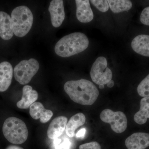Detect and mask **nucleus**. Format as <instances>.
<instances>
[{"instance_id": "4", "label": "nucleus", "mask_w": 149, "mask_h": 149, "mask_svg": "<svg viewBox=\"0 0 149 149\" xmlns=\"http://www.w3.org/2000/svg\"><path fill=\"white\" fill-rule=\"evenodd\" d=\"M2 129L6 139L12 144L23 143L28 138L29 132L26 124L17 118L9 117L6 119Z\"/></svg>"}, {"instance_id": "9", "label": "nucleus", "mask_w": 149, "mask_h": 149, "mask_svg": "<svg viewBox=\"0 0 149 149\" xmlns=\"http://www.w3.org/2000/svg\"><path fill=\"white\" fill-rule=\"evenodd\" d=\"M125 145L128 149H146L149 146V133H133L126 139Z\"/></svg>"}, {"instance_id": "23", "label": "nucleus", "mask_w": 149, "mask_h": 149, "mask_svg": "<svg viewBox=\"0 0 149 149\" xmlns=\"http://www.w3.org/2000/svg\"><path fill=\"white\" fill-rule=\"evenodd\" d=\"M79 149H101V148L97 142H91L80 145Z\"/></svg>"}, {"instance_id": "26", "label": "nucleus", "mask_w": 149, "mask_h": 149, "mask_svg": "<svg viewBox=\"0 0 149 149\" xmlns=\"http://www.w3.org/2000/svg\"><path fill=\"white\" fill-rule=\"evenodd\" d=\"M107 85L108 88H112L113 87V86H114V81L113 80H111L110 81H109V82H108V83H107Z\"/></svg>"}, {"instance_id": "3", "label": "nucleus", "mask_w": 149, "mask_h": 149, "mask_svg": "<svg viewBox=\"0 0 149 149\" xmlns=\"http://www.w3.org/2000/svg\"><path fill=\"white\" fill-rule=\"evenodd\" d=\"M11 19L14 34L17 37H22L27 35L32 28L33 14L26 6H19L12 12Z\"/></svg>"}, {"instance_id": "5", "label": "nucleus", "mask_w": 149, "mask_h": 149, "mask_svg": "<svg viewBox=\"0 0 149 149\" xmlns=\"http://www.w3.org/2000/svg\"><path fill=\"white\" fill-rule=\"evenodd\" d=\"M39 68L40 65L35 59L22 61L14 69L15 78L21 85H26L31 81Z\"/></svg>"}, {"instance_id": "16", "label": "nucleus", "mask_w": 149, "mask_h": 149, "mask_svg": "<svg viewBox=\"0 0 149 149\" xmlns=\"http://www.w3.org/2000/svg\"><path fill=\"white\" fill-rule=\"evenodd\" d=\"M131 47L137 53L149 57V35H141L136 36L131 42Z\"/></svg>"}, {"instance_id": "10", "label": "nucleus", "mask_w": 149, "mask_h": 149, "mask_svg": "<svg viewBox=\"0 0 149 149\" xmlns=\"http://www.w3.org/2000/svg\"><path fill=\"white\" fill-rule=\"evenodd\" d=\"M76 17L77 19L83 23H88L93 20L94 14L90 1L88 0H76Z\"/></svg>"}, {"instance_id": "13", "label": "nucleus", "mask_w": 149, "mask_h": 149, "mask_svg": "<svg viewBox=\"0 0 149 149\" xmlns=\"http://www.w3.org/2000/svg\"><path fill=\"white\" fill-rule=\"evenodd\" d=\"M67 121V118L64 116H58L54 119L48 128V138L54 140L61 136L66 128Z\"/></svg>"}, {"instance_id": "7", "label": "nucleus", "mask_w": 149, "mask_h": 149, "mask_svg": "<svg viewBox=\"0 0 149 149\" xmlns=\"http://www.w3.org/2000/svg\"><path fill=\"white\" fill-rule=\"evenodd\" d=\"M100 118L103 122L109 123L112 130L115 133H122L127 128V118L122 112H114L107 109L101 113Z\"/></svg>"}, {"instance_id": "2", "label": "nucleus", "mask_w": 149, "mask_h": 149, "mask_svg": "<svg viewBox=\"0 0 149 149\" xmlns=\"http://www.w3.org/2000/svg\"><path fill=\"white\" fill-rule=\"evenodd\" d=\"M89 45L86 35L81 32H74L59 40L55 47V52L62 57H69L85 51Z\"/></svg>"}, {"instance_id": "27", "label": "nucleus", "mask_w": 149, "mask_h": 149, "mask_svg": "<svg viewBox=\"0 0 149 149\" xmlns=\"http://www.w3.org/2000/svg\"><path fill=\"white\" fill-rule=\"evenodd\" d=\"M6 149H24L21 147L17 146H11L8 147Z\"/></svg>"}, {"instance_id": "8", "label": "nucleus", "mask_w": 149, "mask_h": 149, "mask_svg": "<svg viewBox=\"0 0 149 149\" xmlns=\"http://www.w3.org/2000/svg\"><path fill=\"white\" fill-rule=\"evenodd\" d=\"M49 11L53 26L55 27H59L62 24L65 16L63 1H52L49 7Z\"/></svg>"}, {"instance_id": "19", "label": "nucleus", "mask_w": 149, "mask_h": 149, "mask_svg": "<svg viewBox=\"0 0 149 149\" xmlns=\"http://www.w3.org/2000/svg\"><path fill=\"white\" fill-rule=\"evenodd\" d=\"M107 2L112 12L114 13H118L130 10L132 7L131 1L128 0H109Z\"/></svg>"}, {"instance_id": "14", "label": "nucleus", "mask_w": 149, "mask_h": 149, "mask_svg": "<svg viewBox=\"0 0 149 149\" xmlns=\"http://www.w3.org/2000/svg\"><path fill=\"white\" fill-rule=\"evenodd\" d=\"M38 98V94L32 87L25 85L22 88V98L17 102V106L21 109H27L30 106L35 102Z\"/></svg>"}, {"instance_id": "24", "label": "nucleus", "mask_w": 149, "mask_h": 149, "mask_svg": "<svg viewBox=\"0 0 149 149\" xmlns=\"http://www.w3.org/2000/svg\"><path fill=\"white\" fill-rule=\"evenodd\" d=\"M71 147V143L68 139H64L63 141L61 143L56 149H70Z\"/></svg>"}, {"instance_id": "1", "label": "nucleus", "mask_w": 149, "mask_h": 149, "mask_svg": "<svg viewBox=\"0 0 149 149\" xmlns=\"http://www.w3.org/2000/svg\"><path fill=\"white\" fill-rule=\"evenodd\" d=\"M64 89L72 100L83 105H93L99 95L95 85L84 79L68 81L65 84Z\"/></svg>"}, {"instance_id": "25", "label": "nucleus", "mask_w": 149, "mask_h": 149, "mask_svg": "<svg viewBox=\"0 0 149 149\" xmlns=\"http://www.w3.org/2000/svg\"><path fill=\"white\" fill-rule=\"evenodd\" d=\"M86 129L85 128L80 129L76 133V137L77 138H83L85 136V133H86Z\"/></svg>"}, {"instance_id": "28", "label": "nucleus", "mask_w": 149, "mask_h": 149, "mask_svg": "<svg viewBox=\"0 0 149 149\" xmlns=\"http://www.w3.org/2000/svg\"><path fill=\"white\" fill-rule=\"evenodd\" d=\"M99 88H100V89H103L104 88V85H99Z\"/></svg>"}, {"instance_id": "15", "label": "nucleus", "mask_w": 149, "mask_h": 149, "mask_svg": "<svg viewBox=\"0 0 149 149\" xmlns=\"http://www.w3.org/2000/svg\"><path fill=\"white\" fill-rule=\"evenodd\" d=\"M14 35L10 16L3 11H0V37L5 40H10Z\"/></svg>"}, {"instance_id": "18", "label": "nucleus", "mask_w": 149, "mask_h": 149, "mask_svg": "<svg viewBox=\"0 0 149 149\" xmlns=\"http://www.w3.org/2000/svg\"><path fill=\"white\" fill-rule=\"evenodd\" d=\"M149 118V97H145L140 102V109L134 116V121L140 125L145 124Z\"/></svg>"}, {"instance_id": "22", "label": "nucleus", "mask_w": 149, "mask_h": 149, "mask_svg": "<svg viewBox=\"0 0 149 149\" xmlns=\"http://www.w3.org/2000/svg\"><path fill=\"white\" fill-rule=\"evenodd\" d=\"M140 21L143 24L149 26V6L144 9L141 13Z\"/></svg>"}, {"instance_id": "12", "label": "nucleus", "mask_w": 149, "mask_h": 149, "mask_svg": "<svg viewBox=\"0 0 149 149\" xmlns=\"http://www.w3.org/2000/svg\"><path fill=\"white\" fill-rule=\"evenodd\" d=\"M13 76V69L10 63H0V92L6 91L10 86Z\"/></svg>"}, {"instance_id": "6", "label": "nucleus", "mask_w": 149, "mask_h": 149, "mask_svg": "<svg viewBox=\"0 0 149 149\" xmlns=\"http://www.w3.org/2000/svg\"><path fill=\"white\" fill-rule=\"evenodd\" d=\"M90 74L93 82L97 85H104L111 80L113 74L107 67V62L104 57H99L93 63Z\"/></svg>"}, {"instance_id": "11", "label": "nucleus", "mask_w": 149, "mask_h": 149, "mask_svg": "<svg viewBox=\"0 0 149 149\" xmlns=\"http://www.w3.org/2000/svg\"><path fill=\"white\" fill-rule=\"evenodd\" d=\"M29 114L33 119H40V122L44 123L50 120L53 113L50 110L46 109L41 103L35 102L29 107Z\"/></svg>"}, {"instance_id": "17", "label": "nucleus", "mask_w": 149, "mask_h": 149, "mask_svg": "<svg viewBox=\"0 0 149 149\" xmlns=\"http://www.w3.org/2000/svg\"><path fill=\"white\" fill-rule=\"evenodd\" d=\"M86 117L82 113H78L74 115L70 119L67 123L65 133L70 138H73L75 135V130L78 127L85 124Z\"/></svg>"}, {"instance_id": "21", "label": "nucleus", "mask_w": 149, "mask_h": 149, "mask_svg": "<svg viewBox=\"0 0 149 149\" xmlns=\"http://www.w3.org/2000/svg\"><path fill=\"white\" fill-rule=\"evenodd\" d=\"M90 2H91L96 8L102 12H106L109 9V5L107 1L92 0L90 1Z\"/></svg>"}, {"instance_id": "20", "label": "nucleus", "mask_w": 149, "mask_h": 149, "mask_svg": "<svg viewBox=\"0 0 149 149\" xmlns=\"http://www.w3.org/2000/svg\"><path fill=\"white\" fill-rule=\"evenodd\" d=\"M137 91L141 97H149V74L139 84Z\"/></svg>"}]
</instances>
